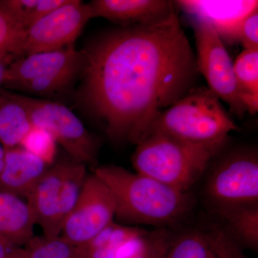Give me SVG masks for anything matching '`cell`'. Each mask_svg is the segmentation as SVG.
<instances>
[{"label":"cell","instance_id":"obj_1","mask_svg":"<svg viewBox=\"0 0 258 258\" xmlns=\"http://www.w3.org/2000/svg\"><path fill=\"white\" fill-rule=\"evenodd\" d=\"M81 52V101L115 141L138 145L163 111L198 86L196 56L177 13L103 32Z\"/></svg>","mask_w":258,"mask_h":258},{"label":"cell","instance_id":"obj_2","mask_svg":"<svg viewBox=\"0 0 258 258\" xmlns=\"http://www.w3.org/2000/svg\"><path fill=\"white\" fill-rule=\"evenodd\" d=\"M94 174L111 191L115 217L120 223L167 227L179 222L191 206L187 193L120 166H100Z\"/></svg>","mask_w":258,"mask_h":258},{"label":"cell","instance_id":"obj_3","mask_svg":"<svg viewBox=\"0 0 258 258\" xmlns=\"http://www.w3.org/2000/svg\"><path fill=\"white\" fill-rule=\"evenodd\" d=\"M238 130L218 96L208 87L196 86L157 117L149 135L166 134L188 143L222 149L230 132Z\"/></svg>","mask_w":258,"mask_h":258},{"label":"cell","instance_id":"obj_4","mask_svg":"<svg viewBox=\"0 0 258 258\" xmlns=\"http://www.w3.org/2000/svg\"><path fill=\"white\" fill-rule=\"evenodd\" d=\"M221 151L155 133L137 145L132 161L138 174L187 193Z\"/></svg>","mask_w":258,"mask_h":258},{"label":"cell","instance_id":"obj_5","mask_svg":"<svg viewBox=\"0 0 258 258\" xmlns=\"http://www.w3.org/2000/svg\"><path fill=\"white\" fill-rule=\"evenodd\" d=\"M87 176L86 164L60 161L48 167L28 195L27 203L45 238L60 235Z\"/></svg>","mask_w":258,"mask_h":258},{"label":"cell","instance_id":"obj_6","mask_svg":"<svg viewBox=\"0 0 258 258\" xmlns=\"http://www.w3.org/2000/svg\"><path fill=\"white\" fill-rule=\"evenodd\" d=\"M9 94L25 108L32 126L50 134L74 160L86 165L96 164L98 141L69 108L57 102Z\"/></svg>","mask_w":258,"mask_h":258},{"label":"cell","instance_id":"obj_7","mask_svg":"<svg viewBox=\"0 0 258 258\" xmlns=\"http://www.w3.org/2000/svg\"><path fill=\"white\" fill-rule=\"evenodd\" d=\"M206 193L215 211L258 205L257 151L241 148L219 157L209 174Z\"/></svg>","mask_w":258,"mask_h":258},{"label":"cell","instance_id":"obj_8","mask_svg":"<svg viewBox=\"0 0 258 258\" xmlns=\"http://www.w3.org/2000/svg\"><path fill=\"white\" fill-rule=\"evenodd\" d=\"M195 34L196 62L199 74L208 88L225 102L231 113L242 117L247 112L237 89L233 61L218 34L205 19L189 16Z\"/></svg>","mask_w":258,"mask_h":258},{"label":"cell","instance_id":"obj_9","mask_svg":"<svg viewBox=\"0 0 258 258\" xmlns=\"http://www.w3.org/2000/svg\"><path fill=\"white\" fill-rule=\"evenodd\" d=\"M91 19L87 4L69 0L23 30L14 55H30L74 45Z\"/></svg>","mask_w":258,"mask_h":258},{"label":"cell","instance_id":"obj_10","mask_svg":"<svg viewBox=\"0 0 258 258\" xmlns=\"http://www.w3.org/2000/svg\"><path fill=\"white\" fill-rule=\"evenodd\" d=\"M115 212L109 189L94 174L88 176L60 236L76 247L85 245L113 223Z\"/></svg>","mask_w":258,"mask_h":258},{"label":"cell","instance_id":"obj_11","mask_svg":"<svg viewBox=\"0 0 258 258\" xmlns=\"http://www.w3.org/2000/svg\"><path fill=\"white\" fill-rule=\"evenodd\" d=\"M175 3L189 16L205 19L211 24L225 45L239 43L244 19L258 10V2L254 0H179Z\"/></svg>","mask_w":258,"mask_h":258},{"label":"cell","instance_id":"obj_12","mask_svg":"<svg viewBox=\"0 0 258 258\" xmlns=\"http://www.w3.org/2000/svg\"><path fill=\"white\" fill-rule=\"evenodd\" d=\"M91 18H103L122 27L160 23L177 13L175 1L93 0L88 3Z\"/></svg>","mask_w":258,"mask_h":258},{"label":"cell","instance_id":"obj_13","mask_svg":"<svg viewBox=\"0 0 258 258\" xmlns=\"http://www.w3.org/2000/svg\"><path fill=\"white\" fill-rule=\"evenodd\" d=\"M82 64V52L76 50L74 45L58 50L24 56L8 66L5 84L17 88L38 78L67 70L81 69Z\"/></svg>","mask_w":258,"mask_h":258},{"label":"cell","instance_id":"obj_14","mask_svg":"<svg viewBox=\"0 0 258 258\" xmlns=\"http://www.w3.org/2000/svg\"><path fill=\"white\" fill-rule=\"evenodd\" d=\"M5 152L4 167L0 174L1 190L27 199L49 165L22 147Z\"/></svg>","mask_w":258,"mask_h":258},{"label":"cell","instance_id":"obj_15","mask_svg":"<svg viewBox=\"0 0 258 258\" xmlns=\"http://www.w3.org/2000/svg\"><path fill=\"white\" fill-rule=\"evenodd\" d=\"M35 217L27 202L0 190V240L21 247L34 237Z\"/></svg>","mask_w":258,"mask_h":258},{"label":"cell","instance_id":"obj_16","mask_svg":"<svg viewBox=\"0 0 258 258\" xmlns=\"http://www.w3.org/2000/svg\"><path fill=\"white\" fill-rule=\"evenodd\" d=\"M227 233L239 245L257 250L258 205H239L216 210Z\"/></svg>","mask_w":258,"mask_h":258},{"label":"cell","instance_id":"obj_17","mask_svg":"<svg viewBox=\"0 0 258 258\" xmlns=\"http://www.w3.org/2000/svg\"><path fill=\"white\" fill-rule=\"evenodd\" d=\"M0 96V143L5 149L20 146L31 131L32 125L28 113L9 93Z\"/></svg>","mask_w":258,"mask_h":258},{"label":"cell","instance_id":"obj_18","mask_svg":"<svg viewBox=\"0 0 258 258\" xmlns=\"http://www.w3.org/2000/svg\"><path fill=\"white\" fill-rule=\"evenodd\" d=\"M145 232L142 229L113 222L88 243L79 247L83 258H117L125 243Z\"/></svg>","mask_w":258,"mask_h":258},{"label":"cell","instance_id":"obj_19","mask_svg":"<svg viewBox=\"0 0 258 258\" xmlns=\"http://www.w3.org/2000/svg\"><path fill=\"white\" fill-rule=\"evenodd\" d=\"M165 258H220L215 229L189 230L173 237Z\"/></svg>","mask_w":258,"mask_h":258},{"label":"cell","instance_id":"obj_20","mask_svg":"<svg viewBox=\"0 0 258 258\" xmlns=\"http://www.w3.org/2000/svg\"><path fill=\"white\" fill-rule=\"evenodd\" d=\"M69 0H4L0 12L23 32L32 24L68 3Z\"/></svg>","mask_w":258,"mask_h":258},{"label":"cell","instance_id":"obj_21","mask_svg":"<svg viewBox=\"0 0 258 258\" xmlns=\"http://www.w3.org/2000/svg\"><path fill=\"white\" fill-rule=\"evenodd\" d=\"M237 89L247 112L258 111V50H244L233 62Z\"/></svg>","mask_w":258,"mask_h":258},{"label":"cell","instance_id":"obj_22","mask_svg":"<svg viewBox=\"0 0 258 258\" xmlns=\"http://www.w3.org/2000/svg\"><path fill=\"white\" fill-rule=\"evenodd\" d=\"M21 258H83L79 247L62 237H34L21 248Z\"/></svg>","mask_w":258,"mask_h":258},{"label":"cell","instance_id":"obj_23","mask_svg":"<svg viewBox=\"0 0 258 258\" xmlns=\"http://www.w3.org/2000/svg\"><path fill=\"white\" fill-rule=\"evenodd\" d=\"M20 147L35 157L42 159L47 165H51L55 160L57 148L53 137L45 131L32 126Z\"/></svg>","mask_w":258,"mask_h":258},{"label":"cell","instance_id":"obj_24","mask_svg":"<svg viewBox=\"0 0 258 258\" xmlns=\"http://www.w3.org/2000/svg\"><path fill=\"white\" fill-rule=\"evenodd\" d=\"M81 69H70L38 78L23 83L17 89L35 94H48L59 91L67 86Z\"/></svg>","mask_w":258,"mask_h":258},{"label":"cell","instance_id":"obj_25","mask_svg":"<svg viewBox=\"0 0 258 258\" xmlns=\"http://www.w3.org/2000/svg\"><path fill=\"white\" fill-rule=\"evenodd\" d=\"M173 237L167 227L147 232L142 248L133 258H165Z\"/></svg>","mask_w":258,"mask_h":258},{"label":"cell","instance_id":"obj_26","mask_svg":"<svg viewBox=\"0 0 258 258\" xmlns=\"http://www.w3.org/2000/svg\"><path fill=\"white\" fill-rule=\"evenodd\" d=\"M21 31L0 12V52L14 55Z\"/></svg>","mask_w":258,"mask_h":258},{"label":"cell","instance_id":"obj_27","mask_svg":"<svg viewBox=\"0 0 258 258\" xmlns=\"http://www.w3.org/2000/svg\"><path fill=\"white\" fill-rule=\"evenodd\" d=\"M239 43L244 50H258V10L244 19L241 25Z\"/></svg>","mask_w":258,"mask_h":258},{"label":"cell","instance_id":"obj_28","mask_svg":"<svg viewBox=\"0 0 258 258\" xmlns=\"http://www.w3.org/2000/svg\"><path fill=\"white\" fill-rule=\"evenodd\" d=\"M222 250L225 258H249L242 252L240 246L224 229L221 230Z\"/></svg>","mask_w":258,"mask_h":258},{"label":"cell","instance_id":"obj_29","mask_svg":"<svg viewBox=\"0 0 258 258\" xmlns=\"http://www.w3.org/2000/svg\"><path fill=\"white\" fill-rule=\"evenodd\" d=\"M0 258H21V247H13L0 240Z\"/></svg>","mask_w":258,"mask_h":258},{"label":"cell","instance_id":"obj_30","mask_svg":"<svg viewBox=\"0 0 258 258\" xmlns=\"http://www.w3.org/2000/svg\"><path fill=\"white\" fill-rule=\"evenodd\" d=\"M7 54L0 52V86L5 84L6 81L7 70L8 66H6Z\"/></svg>","mask_w":258,"mask_h":258},{"label":"cell","instance_id":"obj_31","mask_svg":"<svg viewBox=\"0 0 258 258\" xmlns=\"http://www.w3.org/2000/svg\"><path fill=\"white\" fill-rule=\"evenodd\" d=\"M215 231H216L217 244H218L219 256H220V258H225L224 257L223 250H222L221 229L216 228Z\"/></svg>","mask_w":258,"mask_h":258},{"label":"cell","instance_id":"obj_32","mask_svg":"<svg viewBox=\"0 0 258 258\" xmlns=\"http://www.w3.org/2000/svg\"><path fill=\"white\" fill-rule=\"evenodd\" d=\"M5 150L3 147H2L1 144H0V174H1L2 171H3V167H4L5 164Z\"/></svg>","mask_w":258,"mask_h":258}]
</instances>
